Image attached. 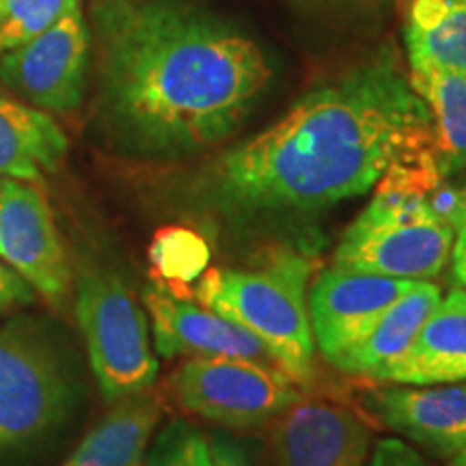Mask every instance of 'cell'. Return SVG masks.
<instances>
[{
	"label": "cell",
	"mask_w": 466,
	"mask_h": 466,
	"mask_svg": "<svg viewBox=\"0 0 466 466\" xmlns=\"http://www.w3.org/2000/svg\"><path fill=\"white\" fill-rule=\"evenodd\" d=\"M78 7L80 0H0V55L39 37Z\"/></svg>",
	"instance_id": "21"
},
{
	"label": "cell",
	"mask_w": 466,
	"mask_h": 466,
	"mask_svg": "<svg viewBox=\"0 0 466 466\" xmlns=\"http://www.w3.org/2000/svg\"><path fill=\"white\" fill-rule=\"evenodd\" d=\"M173 393L186 412L229 428L266 423L302 398L277 365L236 357L186 360L173 376Z\"/></svg>",
	"instance_id": "7"
},
{
	"label": "cell",
	"mask_w": 466,
	"mask_h": 466,
	"mask_svg": "<svg viewBox=\"0 0 466 466\" xmlns=\"http://www.w3.org/2000/svg\"><path fill=\"white\" fill-rule=\"evenodd\" d=\"M35 300L33 285L20 272L0 259V313L11 309L26 307Z\"/></svg>",
	"instance_id": "23"
},
{
	"label": "cell",
	"mask_w": 466,
	"mask_h": 466,
	"mask_svg": "<svg viewBox=\"0 0 466 466\" xmlns=\"http://www.w3.org/2000/svg\"><path fill=\"white\" fill-rule=\"evenodd\" d=\"M374 380L395 384H451L466 382V289H451L415 339Z\"/></svg>",
	"instance_id": "14"
},
{
	"label": "cell",
	"mask_w": 466,
	"mask_h": 466,
	"mask_svg": "<svg viewBox=\"0 0 466 466\" xmlns=\"http://www.w3.org/2000/svg\"><path fill=\"white\" fill-rule=\"evenodd\" d=\"M384 3H387V0H384Z\"/></svg>",
	"instance_id": "28"
},
{
	"label": "cell",
	"mask_w": 466,
	"mask_h": 466,
	"mask_svg": "<svg viewBox=\"0 0 466 466\" xmlns=\"http://www.w3.org/2000/svg\"><path fill=\"white\" fill-rule=\"evenodd\" d=\"M149 259L162 281L192 283L209 264V247L199 233L184 227H167L156 233Z\"/></svg>",
	"instance_id": "20"
},
{
	"label": "cell",
	"mask_w": 466,
	"mask_h": 466,
	"mask_svg": "<svg viewBox=\"0 0 466 466\" xmlns=\"http://www.w3.org/2000/svg\"><path fill=\"white\" fill-rule=\"evenodd\" d=\"M370 466H430V462L404 441L382 439L371 451Z\"/></svg>",
	"instance_id": "24"
},
{
	"label": "cell",
	"mask_w": 466,
	"mask_h": 466,
	"mask_svg": "<svg viewBox=\"0 0 466 466\" xmlns=\"http://www.w3.org/2000/svg\"><path fill=\"white\" fill-rule=\"evenodd\" d=\"M143 302L154 326L156 350L165 359L197 354V357H236L268 363V348L244 326L197 307L171 294L162 283H149ZM275 363V360H272Z\"/></svg>",
	"instance_id": "12"
},
{
	"label": "cell",
	"mask_w": 466,
	"mask_h": 466,
	"mask_svg": "<svg viewBox=\"0 0 466 466\" xmlns=\"http://www.w3.org/2000/svg\"><path fill=\"white\" fill-rule=\"evenodd\" d=\"M430 156V110L387 46L214 156L192 175L188 197L225 225L277 223L365 195L391 167Z\"/></svg>",
	"instance_id": "1"
},
{
	"label": "cell",
	"mask_w": 466,
	"mask_h": 466,
	"mask_svg": "<svg viewBox=\"0 0 466 466\" xmlns=\"http://www.w3.org/2000/svg\"><path fill=\"white\" fill-rule=\"evenodd\" d=\"M417 281L357 275L330 268L318 277L309 296V322L319 352L329 360L363 335Z\"/></svg>",
	"instance_id": "11"
},
{
	"label": "cell",
	"mask_w": 466,
	"mask_h": 466,
	"mask_svg": "<svg viewBox=\"0 0 466 466\" xmlns=\"http://www.w3.org/2000/svg\"><path fill=\"white\" fill-rule=\"evenodd\" d=\"M76 318L104 400L147 393L158 376V360L149 346L147 316L124 279L110 270L83 272Z\"/></svg>",
	"instance_id": "5"
},
{
	"label": "cell",
	"mask_w": 466,
	"mask_h": 466,
	"mask_svg": "<svg viewBox=\"0 0 466 466\" xmlns=\"http://www.w3.org/2000/svg\"><path fill=\"white\" fill-rule=\"evenodd\" d=\"M441 179L436 156L389 168L374 199L343 233L333 268L406 281L439 277L453 244V227L428 201V190Z\"/></svg>",
	"instance_id": "3"
},
{
	"label": "cell",
	"mask_w": 466,
	"mask_h": 466,
	"mask_svg": "<svg viewBox=\"0 0 466 466\" xmlns=\"http://www.w3.org/2000/svg\"><path fill=\"white\" fill-rule=\"evenodd\" d=\"M441 299L439 285L417 281L363 335L330 357L329 363L346 374L374 378L410 346Z\"/></svg>",
	"instance_id": "15"
},
{
	"label": "cell",
	"mask_w": 466,
	"mask_h": 466,
	"mask_svg": "<svg viewBox=\"0 0 466 466\" xmlns=\"http://www.w3.org/2000/svg\"><path fill=\"white\" fill-rule=\"evenodd\" d=\"M370 428L346 406L299 400L281 412L272 432L277 466H365Z\"/></svg>",
	"instance_id": "10"
},
{
	"label": "cell",
	"mask_w": 466,
	"mask_h": 466,
	"mask_svg": "<svg viewBox=\"0 0 466 466\" xmlns=\"http://www.w3.org/2000/svg\"><path fill=\"white\" fill-rule=\"evenodd\" d=\"M100 116L145 160H179L236 137L275 69L236 22L195 0H91Z\"/></svg>",
	"instance_id": "2"
},
{
	"label": "cell",
	"mask_w": 466,
	"mask_h": 466,
	"mask_svg": "<svg viewBox=\"0 0 466 466\" xmlns=\"http://www.w3.org/2000/svg\"><path fill=\"white\" fill-rule=\"evenodd\" d=\"M404 44L410 69L466 76V0H412Z\"/></svg>",
	"instance_id": "18"
},
{
	"label": "cell",
	"mask_w": 466,
	"mask_h": 466,
	"mask_svg": "<svg viewBox=\"0 0 466 466\" xmlns=\"http://www.w3.org/2000/svg\"><path fill=\"white\" fill-rule=\"evenodd\" d=\"M209 450H212L214 466H255L242 447L227 439L209 441Z\"/></svg>",
	"instance_id": "25"
},
{
	"label": "cell",
	"mask_w": 466,
	"mask_h": 466,
	"mask_svg": "<svg viewBox=\"0 0 466 466\" xmlns=\"http://www.w3.org/2000/svg\"><path fill=\"white\" fill-rule=\"evenodd\" d=\"M408 78L430 110L441 173L450 177L466 171V76L408 69Z\"/></svg>",
	"instance_id": "19"
},
{
	"label": "cell",
	"mask_w": 466,
	"mask_h": 466,
	"mask_svg": "<svg viewBox=\"0 0 466 466\" xmlns=\"http://www.w3.org/2000/svg\"><path fill=\"white\" fill-rule=\"evenodd\" d=\"M145 466H214L209 441L186 421H171L156 436Z\"/></svg>",
	"instance_id": "22"
},
{
	"label": "cell",
	"mask_w": 466,
	"mask_h": 466,
	"mask_svg": "<svg viewBox=\"0 0 466 466\" xmlns=\"http://www.w3.org/2000/svg\"><path fill=\"white\" fill-rule=\"evenodd\" d=\"M67 156V137L42 108L0 96V175L42 182Z\"/></svg>",
	"instance_id": "16"
},
{
	"label": "cell",
	"mask_w": 466,
	"mask_h": 466,
	"mask_svg": "<svg viewBox=\"0 0 466 466\" xmlns=\"http://www.w3.org/2000/svg\"><path fill=\"white\" fill-rule=\"evenodd\" d=\"M450 466H466V447L450 458Z\"/></svg>",
	"instance_id": "27"
},
{
	"label": "cell",
	"mask_w": 466,
	"mask_h": 466,
	"mask_svg": "<svg viewBox=\"0 0 466 466\" xmlns=\"http://www.w3.org/2000/svg\"><path fill=\"white\" fill-rule=\"evenodd\" d=\"M453 231H456V240L451 244V270L460 288L466 289V214L458 220Z\"/></svg>",
	"instance_id": "26"
},
{
	"label": "cell",
	"mask_w": 466,
	"mask_h": 466,
	"mask_svg": "<svg viewBox=\"0 0 466 466\" xmlns=\"http://www.w3.org/2000/svg\"><path fill=\"white\" fill-rule=\"evenodd\" d=\"M365 406L395 432L451 458L466 447V384L384 387L365 395Z\"/></svg>",
	"instance_id": "13"
},
{
	"label": "cell",
	"mask_w": 466,
	"mask_h": 466,
	"mask_svg": "<svg viewBox=\"0 0 466 466\" xmlns=\"http://www.w3.org/2000/svg\"><path fill=\"white\" fill-rule=\"evenodd\" d=\"M69 404L72 382L52 337L26 318L0 326V450L50 432Z\"/></svg>",
	"instance_id": "6"
},
{
	"label": "cell",
	"mask_w": 466,
	"mask_h": 466,
	"mask_svg": "<svg viewBox=\"0 0 466 466\" xmlns=\"http://www.w3.org/2000/svg\"><path fill=\"white\" fill-rule=\"evenodd\" d=\"M0 259L44 299L66 300L69 264L44 192L20 179H0Z\"/></svg>",
	"instance_id": "9"
},
{
	"label": "cell",
	"mask_w": 466,
	"mask_h": 466,
	"mask_svg": "<svg viewBox=\"0 0 466 466\" xmlns=\"http://www.w3.org/2000/svg\"><path fill=\"white\" fill-rule=\"evenodd\" d=\"M160 415V401L149 391L121 400L63 466H145Z\"/></svg>",
	"instance_id": "17"
},
{
	"label": "cell",
	"mask_w": 466,
	"mask_h": 466,
	"mask_svg": "<svg viewBox=\"0 0 466 466\" xmlns=\"http://www.w3.org/2000/svg\"><path fill=\"white\" fill-rule=\"evenodd\" d=\"M89 50L91 35L78 7L39 37L3 52L0 83L35 108L74 113L85 97Z\"/></svg>",
	"instance_id": "8"
},
{
	"label": "cell",
	"mask_w": 466,
	"mask_h": 466,
	"mask_svg": "<svg viewBox=\"0 0 466 466\" xmlns=\"http://www.w3.org/2000/svg\"><path fill=\"white\" fill-rule=\"evenodd\" d=\"M309 261L279 250L258 268H209L197 285V300L244 326L296 384L313 380V343L307 307Z\"/></svg>",
	"instance_id": "4"
}]
</instances>
